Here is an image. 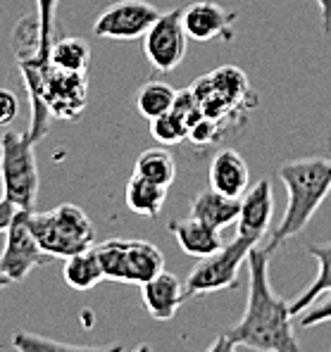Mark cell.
Returning a JSON list of instances; mask_svg holds the SVG:
<instances>
[{
  "instance_id": "cell-20",
  "label": "cell",
  "mask_w": 331,
  "mask_h": 352,
  "mask_svg": "<svg viewBox=\"0 0 331 352\" xmlns=\"http://www.w3.org/2000/svg\"><path fill=\"white\" fill-rule=\"evenodd\" d=\"M12 348L17 352H124L122 343L74 345V343H62V340L48 338V336L29 333V331H17L12 336Z\"/></svg>"
},
{
  "instance_id": "cell-24",
  "label": "cell",
  "mask_w": 331,
  "mask_h": 352,
  "mask_svg": "<svg viewBox=\"0 0 331 352\" xmlns=\"http://www.w3.org/2000/svg\"><path fill=\"white\" fill-rule=\"evenodd\" d=\"M151 136L160 146H177V143L186 141L189 126H186V122L177 112L169 110V112H164V115L151 119Z\"/></svg>"
},
{
  "instance_id": "cell-30",
  "label": "cell",
  "mask_w": 331,
  "mask_h": 352,
  "mask_svg": "<svg viewBox=\"0 0 331 352\" xmlns=\"http://www.w3.org/2000/svg\"><path fill=\"white\" fill-rule=\"evenodd\" d=\"M205 352H236V343L226 333H222V336H217V338L212 340V345Z\"/></svg>"
},
{
  "instance_id": "cell-1",
  "label": "cell",
  "mask_w": 331,
  "mask_h": 352,
  "mask_svg": "<svg viewBox=\"0 0 331 352\" xmlns=\"http://www.w3.org/2000/svg\"><path fill=\"white\" fill-rule=\"evenodd\" d=\"M246 262L250 272L246 312L224 333L236 345L255 352H303L293 333L291 302L279 298L270 283V255L255 245Z\"/></svg>"
},
{
  "instance_id": "cell-33",
  "label": "cell",
  "mask_w": 331,
  "mask_h": 352,
  "mask_svg": "<svg viewBox=\"0 0 331 352\" xmlns=\"http://www.w3.org/2000/svg\"><path fill=\"white\" fill-rule=\"evenodd\" d=\"M134 352H153V348H151V345H138Z\"/></svg>"
},
{
  "instance_id": "cell-27",
  "label": "cell",
  "mask_w": 331,
  "mask_h": 352,
  "mask_svg": "<svg viewBox=\"0 0 331 352\" xmlns=\"http://www.w3.org/2000/svg\"><path fill=\"white\" fill-rule=\"evenodd\" d=\"M331 322V293L322 302H314L310 309H305L301 314V326L303 329H310V326H319V324H327Z\"/></svg>"
},
{
  "instance_id": "cell-31",
  "label": "cell",
  "mask_w": 331,
  "mask_h": 352,
  "mask_svg": "<svg viewBox=\"0 0 331 352\" xmlns=\"http://www.w3.org/2000/svg\"><path fill=\"white\" fill-rule=\"evenodd\" d=\"M319 12H322V29L324 36H331V0H317Z\"/></svg>"
},
{
  "instance_id": "cell-32",
  "label": "cell",
  "mask_w": 331,
  "mask_h": 352,
  "mask_svg": "<svg viewBox=\"0 0 331 352\" xmlns=\"http://www.w3.org/2000/svg\"><path fill=\"white\" fill-rule=\"evenodd\" d=\"M8 286H12V281H10V278L5 276L3 272H0V291H3V288H8Z\"/></svg>"
},
{
  "instance_id": "cell-2",
  "label": "cell",
  "mask_w": 331,
  "mask_h": 352,
  "mask_svg": "<svg viewBox=\"0 0 331 352\" xmlns=\"http://www.w3.org/2000/svg\"><path fill=\"white\" fill-rule=\"evenodd\" d=\"M279 179L286 186V210L272 231L270 241L262 250L272 255L288 238L305 231L319 205L331 193V160L327 157H301L284 162L279 167Z\"/></svg>"
},
{
  "instance_id": "cell-26",
  "label": "cell",
  "mask_w": 331,
  "mask_h": 352,
  "mask_svg": "<svg viewBox=\"0 0 331 352\" xmlns=\"http://www.w3.org/2000/svg\"><path fill=\"white\" fill-rule=\"evenodd\" d=\"M58 3L60 0H36V17H39L45 58H48L50 43L55 41V12H58Z\"/></svg>"
},
{
  "instance_id": "cell-18",
  "label": "cell",
  "mask_w": 331,
  "mask_h": 352,
  "mask_svg": "<svg viewBox=\"0 0 331 352\" xmlns=\"http://www.w3.org/2000/svg\"><path fill=\"white\" fill-rule=\"evenodd\" d=\"M164 200H167V188L138 174H131V179L124 186V203L138 217H148V219L158 217L164 207Z\"/></svg>"
},
{
  "instance_id": "cell-19",
  "label": "cell",
  "mask_w": 331,
  "mask_h": 352,
  "mask_svg": "<svg viewBox=\"0 0 331 352\" xmlns=\"http://www.w3.org/2000/svg\"><path fill=\"white\" fill-rule=\"evenodd\" d=\"M62 278L74 291H91V288H96L105 278L103 276L100 257L96 252V245L67 257L65 269H62Z\"/></svg>"
},
{
  "instance_id": "cell-12",
  "label": "cell",
  "mask_w": 331,
  "mask_h": 352,
  "mask_svg": "<svg viewBox=\"0 0 331 352\" xmlns=\"http://www.w3.org/2000/svg\"><path fill=\"white\" fill-rule=\"evenodd\" d=\"M272 212H274L272 186L267 179H260L255 186H250V188L241 195V210H239V219H236V236L246 238V241L257 245V243L267 236V231H270Z\"/></svg>"
},
{
  "instance_id": "cell-7",
  "label": "cell",
  "mask_w": 331,
  "mask_h": 352,
  "mask_svg": "<svg viewBox=\"0 0 331 352\" xmlns=\"http://www.w3.org/2000/svg\"><path fill=\"white\" fill-rule=\"evenodd\" d=\"M255 243L236 236L229 245H222L217 252L198 260L184 281V300H193L205 293H217L231 288L239 281V269L248 260V252Z\"/></svg>"
},
{
  "instance_id": "cell-16",
  "label": "cell",
  "mask_w": 331,
  "mask_h": 352,
  "mask_svg": "<svg viewBox=\"0 0 331 352\" xmlns=\"http://www.w3.org/2000/svg\"><path fill=\"white\" fill-rule=\"evenodd\" d=\"M241 198H229L224 193H217L215 188L200 190L191 198V217L210 224L212 229H226L239 219Z\"/></svg>"
},
{
  "instance_id": "cell-25",
  "label": "cell",
  "mask_w": 331,
  "mask_h": 352,
  "mask_svg": "<svg viewBox=\"0 0 331 352\" xmlns=\"http://www.w3.org/2000/svg\"><path fill=\"white\" fill-rule=\"evenodd\" d=\"M226 131H229V129H226L224 124L215 122V119H210V117H203L189 129V136L186 138H189L193 146L208 148V146H215L217 141H222Z\"/></svg>"
},
{
  "instance_id": "cell-10",
  "label": "cell",
  "mask_w": 331,
  "mask_h": 352,
  "mask_svg": "<svg viewBox=\"0 0 331 352\" xmlns=\"http://www.w3.org/2000/svg\"><path fill=\"white\" fill-rule=\"evenodd\" d=\"M186 45H189V34L181 22V10H169V12L160 14L143 36V53L155 72H167L177 69L186 55Z\"/></svg>"
},
{
  "instance_id": "cell-6",
  "label": "cell",
  "mask_w": 331,
  "mask_h": 352,
  "mask_svg": "<svg viewBox=\"0 0 331 352\" xmlns=\"http://www.w3.org/2000/svg\"><path fill=\"white\" fill-rule=\"evenodd\" d=\"M105 281L143 286L164 272V255L158 245L141 238H110L96 245Z\"/></svg>"
},
{
  "instance_id": "cell-11",
  "label": "cell",
  "mask_w": 331,
  "mask_h": 352,
  "mask_svg": "<svg viewBox=\"0 0 331 352\" xmlns=\"http://www.w3.org/2000/svg\"><path fill=\"white\" fill-rule=\"evenodd\" d=\"M181 22L193 41H231L236 34V12L222 8L220 3L195 0L181 10Z\"/></svg>"
},
{
  "instance_id": "cell-9",
  "label": "cell",
  "mask_w": 331,
  "mask_h": 352,
  "mask_svg": "<svg viewBox=\"0 0 331 352\" xmlns=\"http://www.w3.org/2000/svg\"><path fill=\"white\" fill-rule=\"evenodd\" d=\"M160 10L148 0H120L98 14L93 34L110 41H138L148 34Z\"/></svg>"
},
{
  "instance_id": "cell-15",
  "label": "cell",
  "mask_w": 331,
  "mask_h": 352,
  "mask_svg": "<svg viewBox=\"0 0 331 352\" xmlns=\"http://www.w3.org/2000/svg\"><path fill=\"white\" fill-rule=\"evenodd\" d=\"M169 231H172V236L177 238L181 250L191 257H198V260L212 255V252H217L222 245H224L220 229H212L210 224L195 219V217L169 221Z\"/></svg>"
},
{
  "instance_id": "cell-8",
  "label": "cell",
  "mask_w": 331,
  "mask_h": 352,
  "mask_svg": "<svg viewBox=\"0 0 331 352\" xmlns=\"http://www.w3.org/2000/svg\"><path fill=\"white\" fill-rule=\"evenodd\" d=\"M27 217V210H19L14 214L10 229L5 231V248L0 252V272L12 283H22L36 267H43L53 260L31 234Z\"/></svg>"
},
{
  "instance_id": "cell-29",
  "label": "cell",
  "mask_w": 331,
  "mask_h": 352,
  "mask_svg": "<svg viewBox=\"0 0 331 352\" xmlns=\"http://www.w3.org/2000/svg\"><path fill=\"white\" fill-rule=\"evenodd\" d=\"M17 207H14L12 203H10L8 198H3L0 195V234H5V231L10 229V224H12L14 214H17Z\"/></svg>"
},
{
  "instance_id": "cell-21",
  "label": "cell",
  "mask_w": 331,
  "mask_h": 352,
  "mask_svg": "<svg viewBox=\"0 0 331 352\" xmlns=\"http://www.w3.org/2000/svg\"><path fill=\"white\" fill-rule=\"evenodd\" d=\"M134 174L169 188V186L174 184V179H177V160H174V155L164 148L143 150V153L136 157Z\"/></svg>"
},
{
  "instance_id": "cell-4",
  "label": "cell",
  "mask_w": 331,
  "mask_h": 352,
  "mask_svg": "<svg viewBox=\"0 0 331 352\" xmlns=\"http://www.w3.org/2000/svg\"><path fill=\"white\" fill-rule=\"evenodd\" d=\"M27 221L39 245L50 257L67 260L76 252L89 250L96 243V229H93L89 214L79 205L65 203L48 212L31 210Z\"/></svg>"
},
{
  "instance_id": "cell-3",
  "label": "cell",
  "mask_w": 331,
  "mask_h": 352,
  "mask_svg": "<svg viewBox=\"0 0 331 352\" xmlns=\"http://www.w3.org/2000/svg\"><path fill=\"white\" fill-rule=\"evenodd\" d=\"M198 102L203 117L231 129L236 119H243L250 107L257 105V96L250 91L246 72L239 67H220L210 74L200 76L193 86H189Z\"/></svg>"
},
{
  "instance_id": "cell-23",
  "label": "cell",
  "mask_w": 331,
  "mask_h": 352,
  "mask_svg": "<svg viewBox=\"0 0 331 352\" xmlns=\"http://www.w3.org/2000/svg\"><path fill=\"white\" fill-rule=\"evenodd\" d=\"M177 100V88L169 86L167 81H148L138 88L136 93V110L141 117H146L148 122L164 112H169Z\"/></svg>"
},
{
  "instance_id": "cell-14",
  "label": "cell",
  "mask_w": 331,
  "mask_h": 352,
  "mask_svg": "<svg viewBox=\"0 0 331 352\" xmlns=\"http://www.w3.org/2000/svg\"><path fill=\"white\" fill-rule=\"evenodd\" d=\"M210 188L229 198H241L250 188V169L236 150H220L210 162Z\"/></svg>"
},
{
  "instance_id": "cell-28",
  "label": "cell",
  "mask_w": 331,
  "mask_h": 352,
  "mask_svg": "<svg viewBox=\"0 0 331 352\" xmlns=\"http://www.w3.org/2000/svg\"><path fill=\"white\" fill-rule=\"evenodd\" d=\"M19 115V98L8 88H0V126H10Z\"/></svg>"
},
{
  "instance_id": "cell-13",
  "label": "cell",
  "mask_w": 331,
  "mask_h": 352,
  "mask_svg": "<svg viewBox=\"0 0 331 352\" xmlns=\"http://www.w3.org/2000/svg\"><path fill=\"white\" fill-rule=\"evenodd\" d=\"M141 298L155 322H172L184 300V283L174 274L160 272L141 286Z\"/></svg>"
},
{
  "instance_id": "cell-22",
  "label": "cell",
  "mask_w": 331,
  "mask_h": 352,
  "mask_svg": "<svg viewBox=\"0 0 331 352\" xmlns=\"http://www.w3.org/2000/svg\"><path fill=\"white\" fill-rule=\"evenodd\" d=\"M48 62L65 72H89L91 48L86 41L74 38V36L55 38L48 50Z\"/></svg>"
},
{
  "instance_id": "cell-17",
  "label": "cell",
  "mask_w": 331,
  "mask_h": 352,
  "mask_svg": "<svg viewBox=\"0 0 331 352\" xmlns=\"http://www.w3.org/2000/svg\"><path fill=\"white\" fill-rule=\"evenodd\" d=\"M308 252L317 260L319 269H317V276L314 281L310 283L305 291L298 295L296 300L291 302V314L298 317L303 314L305 309H310L324 293H331V241L327 243H310Z\"/></svg>"
},
{
  "instance_id": "cell-5",
  "label": "cell",
  "mask_w": 331,
  "mask_h": 352,
  "mask_svg": "<svg viewBox=\"0 0 331 352\" xmlns=\"http://www.w3.org/2000/svg\"><path fill=\"white\" fill-rule=\"evenodd\" d=\"M36 143L29 133L5 131L0 136V186L3 198L17 210L31 212L39 200V164H36Z\"/></svg>"
}]
</instances>
